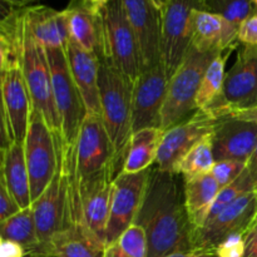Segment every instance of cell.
<instances>
[{"mask_svg": "<svg viewBox=\"0 0 257 257\" xmlns=\"http://www.w3.org/2000/svg\"><path fill=\"white\" fill-rule=\"evenodd\" d=\"M217 257H243L245 255V233L228 236L216 247Z\"/></svg>", "mask_w": 257, "mask_h": 257, "instance_id": "cell-33", "label": "cell"}, {"mask_svg": "<svg viewBox=\"0 0 257 257\" xmlns=\"http://www.w3.org/2000/svg\"><path fill=\"white\" fill-rule=\"evenodd\" d=\"M166 257H217L215 252H210V251H202V250H191L185 251V252H175Z\"/></svg>", "mask_w": 257, "mask_h": 257, "instance_id": "cell-40", "label": "cell"}, {"mask_svg": "<svg viewBox=\"0 0 257 257\" xmlns=\"http://www.w3.org/2000/svg\"><path fill=\"white\" fill-rule=\"evenodd\" d=\"M238 28L226 22L220 15L195 10L192 15L191 47L201 53L220 54L238 43Z\"/></svg>", "mask_w": 257, "mask_h": 257, "instance_id": "cell-19", "label": "cell"}, {"mask_svg": "<svg viewBox=\"0 0 257 257\" xmlns=\"http://www.w3.org/2000/svg\"><path fill=\"white\" fill-rule=\"evenodd\" d=\"M203 0H167L162 9V65L168 80L191 48L192 15L202 10Z\"/></svg>", "mask_w": 257, "mask_h": 257, "instance_id": "cell-11", "label": "cell"}, {"mask_svg": "<svg viewBox=\"0 0 257 257\" xmlns=\"http://www.w3.org/2000/svg\"><path fill=\"white\" fill-rule=\"evenodd\" d=\"M257 213V193L255 191L241 196L217 217L193 231L191 236L192 250L215 252L216 247L228 236L245 233L253 223Z\"/></svg>", "mask_w": 257, "mask_h": 257, "instance_id": "cell-14", "label": "cell"}, {"mask_svg": "<svg viewBox=\"0 0 257 257\" xmlns=\"http://www.w3.org/2000/svg\"><path fill=\"white\" fill-rule=\"evenodd\" d=\"M237 47H232L218 54L211 62L201 82L200 89L196 97L197 109L206 110L223 97V85L226 79V63Z\"/></svg>", "mask_w": 257, "mask_h": 257, "instance_id": "cell-29", "label": "cell"}, {"mask_svg": "<svg viewBox=\"0 0 257 257\" xmlns=\"http://www.w3.org/2000/svg\"><path fill=\"white\" fill-rule=\"evenodd\" d=\"M255 4H256V8H257V0H255Z\"/></svg>", "mask_w": 257, "mask_h": 257, "instance_id": "cell-47", "label": "cell"}, {"mask_svg": "<svg viewBox=\"0 0 257 257\" xmlns=\"http://www.w3.org/2000/svg\"><path fill=\"white\" fill-rule=\"evenodd\" d=\"M217 55L213 53H201L195 48H190L182 64L168 82L162 110L163 131L188 119L197 112L196 97L201 82L208 65Z\"/></svg>", "mask_w": 257, "mask_h": 257, "instance_id": "cell-7", "label": "cell"}, {"mask_svg": "<svg viewBox=\"0 0 257 257\" xmlns=\"http://www.w3.org/2000/svg\"><path fill=\"white\" fill-rule=\"evenodd\" d=\"M104 257H148V255H146V253L131 252V251L124 250V248L120 247L119 243L115 241V242L105 246Z\"/></svg>", "mask_w": 257, "mask_h": 257, "instance_id": "cell-38", "label": "cell"}, {"mask_svg": "<svg viewBox=\"0 0 257 257\" xmlns=\"http://www.w3.org/2000/svg\"><path fill=\"white\" fill-rule=\"evenodd\" d=\"M65 53H67L72 77L84 100L87 114L100 115L102 114L99 93L100 62L98 54L87 52L70 40Z\"/></svg>", "mask_w": 257, "mask_h": 257, "instance_id": "cell-20", "label": "cell"}, {"mask_svg": "<svg viewBox=\"0 0 257 257\" xmlns=\"http://www.w3.org/2000/svg\"><path fill=\"white\" fill-rule=\"evenodd\" d=\"M24 19L30 34L45 49H67L69 33L64 10L32 5L24 8Z\"/></svg>", "mask_w": 257, "mask_h": 257, "instance_id": "cell-21", "label": "cell"}, {"mask_svg": "<svg viewBox=\"0 0 257 257\" xmlns=\"http://www.w3.org/2000/svg\"><path fill=\"white\" fill-rule=\"evenodd\" d=\"M99 93L102 120L113 150L114 176L122 173L133 136V84L109 64L100 60Z\"/></svg>", "mask_w": 257, "mask_h": 257, "instance_id": "cell-3", "label": "cell"}, {"mask_svg": "<svg viewBox=\"0 0 257 257\" xmlns=\"http://www.w3.org/2000/svg\"><path fill=\"white\" fill-rule=\"evenodd\" d=\"M0 257H27L24 247L10 240H0Z\"/></svg>", "mask_w": 257, "mask_h": 257, "instance_id": "cell-36", "label": "cell"}, {"mask_svg": "<svg viewBox=\"0 0 257 257\" xmlns=\"http://www.w3.org/2000/svg\"><path fill=\"white\" fill-rule=\"evenodd\" d=\"M23 58V57H22ZM3 142L24 143L33 105L22 60L0 64Z\"/></svg>", "mask_w": 257, "mask_h": 257, "instance_id": "cell-9", "label": "cell"}, {"mask_svg": "<svg viewBox=\"0 0 257 257\" xmlns=\"http://www.w3.org/2000/svg\"><path fill=\"white\" fill-rule=\"evenodd\" d=\"M0 181L7 185L20 207L27 208L32 206L30 177L25 160L24 143L12 142L3 146Z\"/></svg>", "mask_w": 257, "mask_h": 257, "instance_id": "cell-22", "label": "cell"}, {"mask_svg": "<svg viewBox=\"0 0 257 257\" xmlns=\"http://www.w3.org/2000/svg\"><path fill=\"white\" fill-rule=\"evenodd\" d=\"M163 133L161 128H146L133 133L122 172L137 173L152 168L157 162Z\"/></svg>", "mask_w": 257, "mask_h": 257, "instance_id": "cell-26", "label": "cell"}, {"mask_svg": "<svg viewBox=\"0 0 257 257\" xmlns=\"http://www.w3.org/2000/svg\"><path fill=\"white\" fill-rule=\"evenodd\" d=\"M110 0H95V4H94V7L97 8L98 10L100 9V8L102 7H104L105 4H107V3H109Z\"/></svg>", "mask_w": 257, "mask_h": 257, "instance_id": "cell-43", "label": "cell"}, {"mask_svg": "<svg viewBox=\"0 0 257 257\" xmlns=\"http://www.w3.org/2000/svg\"><path fill=\"white\" fill-rule=\"evenodd\" d=\"M168 78L163 65L143 70L133 84V133L146 128L162 130V110L168 89Z\"/></svg>", "mask_w": 257, "mask_h": 257, "instance_id": "cell-16", "label": "cell"}, {"mask_svg": "<svg viewBox=\"0 0 257 257\" xmlns=\"http://www.w3.org/2000/svg\"><path fill=\"white\" fill-rule=\"evenodd\" d=\"M98 58L124 75L132 84L143 72L140 47L122 0H110L99 9Z\"/></svg>", "mask_w": 257, "mask_h": 257, "instance_id": "cell-4", "label": "cell"}, {"mask_svg": "<svg viewBox=\"0 0 257 257\" xmlns=\"http://www.w3.org/2000/svg\"><path fill=\"white\" fill-rule=\"evenodd\" d=\"M152 168L137 173L122 172L113 181L112 206L107 227V246L115 242L136 223L145 202Z\"/></svg>", "mask_w": 257, "mask_h": 257, "instance_id": "cell-13", "label": "cell"}, {"mask_svg": "<svg viewBox=\"0 0 257 257\" xmlns=\"http://www.w3.org/2000/svg\"><path fill=\"white\" fill-rule=\"evenodd\" d=\"M22 210L14 196L9 192L7 185L0 181V222L12 217Z\"/></svg>", "mask_w": 257, "mask_h": 257, "instance_id": "cell-34", "label": "cell"}, {"mask_svg": "<svg viewBox=\"0 0 257 257\" xmlns=\"http://www.w3.org/2000/svg\"><path fill=\"white\" fill-rule=\"evenodd\" d=\"M237 40L240 44L257 45V14L241 25Z\"/></svg>", "mask_w": 257, "mask_h": 257, "instance_id": "cell-35", "label": "cell"}, {"mask_svg": "<svg viewBox=\"0 0 257 257\" xmlns=\"http://www.w3.org/2000/svg\"><path fill=\"white\" fill-rule=\"evenodd\" d=\"M0 240H10L22 245L27 257L37 250L39 240L32 206L22 208L14 216L0 222Z\"/></svg>", "mask_w": 257, "mask_h": 257, "instance_id": "cell-28", "label": "cell"}, {"mask_svg": "<svg viewBox=\"0 0 257 257\" xmlns=\"http://www.w3.org/2000/svg\"><path fill=\"white\" fill-rule=\"evenodd\" d=\"M253 222H257V213H256V217H255V221Z\"/></svg>", "mask_w": 257, "mask_h": 257, "instance_id": "cell-46", "label": "cell"}, {"mask_svg": "<svg viewBox=\"0 0 257 257\" xmlns=\"http://www.w3.org/2000/svg\"><path fill=\"white\" fill-rule=\"evenodd\" d=\"M23 73L29 90L32 105L37 109L54 136L57 150H64V141L62 135V124L55 104L54 89H53L52 72L47 49L40 45L30 34L24 19L23 9Z\"/></svg>", "mask_w": 257, "mask_h": 257, "instance_id": "cell-5", "label": "cell"}, {"mask_svg": "<svg viewBox=\"0 0 257 257\" xmlns=\"http://www.w3.org/2000/svg\"><path fill=\"white\" fill-rule=\"evenodd\" d=\"M243 257H257V222L245 232V255Z\"/></svg>", "mask_w": 257, "mask_h": 257, "instance_id": "cell-37", "label": "cell"}, {"mask_svg": "<svg viewBox=\"0 0 257 257\" xmlns=\"http://www.w3.org/2000/svg\"><path fill=\"white\" fill-rule=\"evenodd\" d=\"M202 10L220 15L238 29L246 20L257 14L255 0H203Z\"/></svg>", "mask_w": 257, "mask_h": 257, "instance_id": "cell-31", "label": "cell"}, {"mask_svg": "<svg viewBox=\"0 0 257 257\" xmlns=\"http://www.w3.org/2000/svg\"><path fill=\"white\" fill-rule=\"evenodd\" d=\"M140 47L143 70L162 64V9L155 0H122Z\"/></svg>", "mask_w": 257, "mask_h": 257, "instance_id": "cell-15", "label": "cell"}, {"mask_svg": "<svg viewBox=\"0 0 257 257\" xmlns=\"http://www.w3.org/2000/svg\"><path fill=\"white\" fill-rule=\"evenodd\" d=\"M155 2H156V3H157V4H158V5H160V7H161V8H162V7H163V5H165V4H166V2H167V0H155Z\"/></svg>", "mask_w": 257, "mask_h": 257, "instance_id": "cell-44", "label": "cell"}, {"mask_svg": "<svg viewBox=\"0 0 257 257\" xmlns=\"http://www.w3.org/2000/svg\"><path fill=\"white\" fill-rule=\"evenodd\" d=\"M47 54L52 72L55 104L64 141V155L62 157L70 167H73L75 147L80 128L87 117V108L72 77L65 49H47Z\"/></svg>", "mask_w": 257, "mask_h": 257, "instance_id": "cell-6", "label": "cell"}, {"mask_svg": "<svg viewBox=\"0 0 257 257\" xmlns=\"http://www.w3.org/2000/svg\"><path fill=\"white\" fill-rule=\"evenodd\" d=\"M69 40L90 53L99 49V10L84 0H70L64 9Z\"/></svg>", "mask_w": 257, "mask_h": 257, "instance_id": "cell-23", "label": "cell"}, {"mask_svg": "<svg viewBox=\"0 0 257 257\" xmlns=\"http://www.w3.org/2000/svg\"><path fill=\"white\" fill-rule=\"evenodd\" d=\"M113 182L82 201L84 225L98 241L107 246V227L112 206Z\"/></svg>", "mask_w": 257, "mask_h": 257, "instance_id": "cell-27", "label": "cell"}, {"mask_svg": "<svg viewBox=\"0 0 257 257\" xmlns=\"http://www.w3.org/2000/svg\"><path fill=\"white\" fill-rule=\"evenodd\" d=\"M247 168L248 171H250L253 182H255V191L257 193V145H256V150L255 152H253L252 157H251V160L248 161Z\"/></svg>", "mask_w": 257, "mask_h": 257, "instance_id": "cell-42", "label": "cell"}, {"mask_svg": "<svg viewBox=\"0 0 257 257\" xmlns=\"http://www.w3.org/2000/svg\"><path fill=\"white\" fill-rule=\"evenodd\" d=\"M114 178L113 150L102 115L87 114L75 147L74 167L68 171L70 195L82 206L85 197L112 183Z\"/></svg>", "mask_w": 257, "mask_h": 257, "instance_id": "cell-2", "label": "cell"}, {"mask_svg": "<svg viewBox=\"0 0 257 257\" xmlns=\"http://www.w3.org/2000/svg\"><path fill=\"white\" fill-rule=\"evenodd\" d=\"M227 115L228 117L237 118V119L241 120H247V122L257 123V107L245 110H233V112L228 113ZM227 115H226V117H227Z\"/></svg>", "mask_w": 257, "mask_h": 257, "instance_id": "cell-39", "label": "cell"}, {"mask_svg": "<svg viewBox=\"0 0 257 257\" xmlns=\"http://www.w3.org/2000/svg\"><path fill=\"white\" fill-rule=\"evenodd\" d=\"M223 99L227 104L226 115L257 107V45H238L235 63L226 73Z\"/></svg>", "mask_w": 257, "mask_h": 257, "instance_id": "cell-17", "label": "cell"}, {"mask_svg": "<svg viewBox=\"0 0 257 257\" xmlns=\"http://www.w3.org/2000/svg\"><path fill=\"white\" fill-rule=\"evenodd\" d=\"M221 187L211 173L185 181V205L193 231L205 225Z\"/></svg>", "mask_w": 257, "mask_h": 257, "instance_id": "cell-24", "label": "cell"}, {"mask_svg": "<svg viewBox=\"0 0 257 257\" xmlns=\"http://www.w3.org/2000/svg\"><path fill=\"white\" fill-rule=\"evenodd\" d=\"M175 177L157 168L152 170L145 202L136 221L147 235L148 257H166L192 250V227L185 195Z\"/></svg>", "mask_w": 257, "mask_h": 257, "instance_id": "cell-1", "label": "cell"}, {"mask_svg": "<svg viewBox=\"0 0 257 257\" xmlns=\"http://www.w3.org/2000/svg\"><path fill=\"white\" fill-rule=\"evenodd\" d=\"M24 151L30 177L32 202H34L47 190L58 167V151L54 136L43 115L34 108L30 113Z\"/></svg>", "mask_w": 257, "mask_h": 257, "instance_id": "cell-10", "label": "cell"}, {"mask_svg": "<svg viewBox=\"0 0 257 257\" xmlns=\"http://www.w3.org/2000/svg\"><path fill=\"white\" fill-rule=\"evenodd\" d=\"M105 245L87 227L72 226L54 237L52 257H104Z\"/></svg>", "mask_w": 257, "mask_h": 257, "instance_id": "cell-25", "label": "cell"}, {"mask_svg": "<svg viewBox=\"0 0 257 257\" xmlns=\"http://www.w3.org/2000/svg\"><path fill=\"white\" fill-rule=\"evenodd\" d=\"M38 2H40V0H2V4L9 5L15 9H23V8L32 7L34 3Z\"/></svg>", "mask_w": 257, "mask_h": 257, "instance_id": "cell-41", "label": "cell"}, {"mask_svg": "<svg viewBox=\"0 0 257 257\" xmlns=\"http://www.w3.org/2000/svg\"><path fill=\"white\" fill-rule=\"evenodd\" d=\"M221 118L198 109L192 117L165 131L157 156V170L178 176L183 157L201 140L212 135Z\"/></svg>", "mask_w": 257, "mask_h": 257, "instance_id": "cell-12", "label": "cell"}, {"mask_svg": "<svg viewBox=\"0 0 257 257\" xmlns=\"http://www.w3.org/2000/svg\"><path fill=\"white\" fill-rule=\"evenodd\" d=\"M246 167H247V163L240 162V161H216L215 166L211 171V175L215 177L220 187L223 188L226 186L231 185L233 181L237 180L242 175L243 171L246 170Z\"/></svg>", "mask_w": 257, "mask_h": 257, "instance_id": "cell-32", "label": "cell"}, {"mask_svg": "<svg viewBox=\"0 0 257 257\" xmlns=\"http://www.w3.org/2000/svg\"><path fill=\"white\" fill-rule=\"evenodd\" d=\"M84 2L89 3V4H92V5H94V4H95V0H84Z\"/></svg>", "mask_w": 257, "mask_h": 257, "instance_id": "cell-45", "label": "cell"}, {"mask_svg": "<svg viewBox=\"0 0 257 257\" xmlns=\"http://www.w3.org/2000/svg\"><path fill=\"white\" fill-rule=\"evenodd\" d=\"M212 143L216 161L248 163L256 150L257 123L222 117L212 133Z\"/></svg>", "mask_w": 257, "mask_h": 257, "instance_id": "cell-18", "label": "cell"}, {"mask_svg": "<svg viewBox=\"0 0 257 257\" xmlns=\"http://www.w3.org/2000/svg\"><path fill=\"white\" fill-rule=\"evenodd\" d=\"M37 225L38 248L29 257H52V242L69 227V181L64 160L58 155V167L52 182L32 203Z\"/></svg>", "mask_w": 257, "mask_h": 257, "instance_id": "cell-8", "label": "cell"}, {"mask_svg": "<svg viewBox=\"0 0 257 257\" xmlns=\"http://www.w3.org/2000/svg\"><path fill=\"white\" fill-rule=\"evenodd\" d=\"M215 163L216 157L213 152L212 135H210L188 151L181 162L178 175H182L185 181L207 175V173H211Z\"/></svg>", "mask_w": 257, "mask_h": 257, "instance_id": "cell-30", "label": "cell"}]
</instances>
